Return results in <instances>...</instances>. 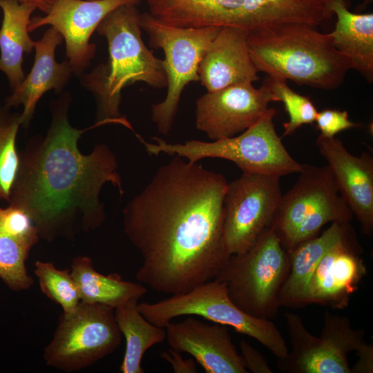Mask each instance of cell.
Listing matches in <instances>:
<instances>
[{
  "label": "cell",
  "mask_w": 373,
  "mask_h": 373,
  "mask_svg": "<svg viewBox=\"0 0 373 373\" xmlns=\"http://www.w3.org/2000/svg\"><path fill=\"white\" fill-rule=\"evenodd\" d=\"M225 177L178 155L160 166L123 211L142 263L136 280L174 295L215 279L229 256L222 241Z\"/></svg>",
  "instance_id": "1"
},
{
  "label": "cell",
  "mask_w": 373,
  "mask_h": 373,
  "mask_svg": "<svg viewBox=\"0 0 373 373\" xmlns=\"http://www.w3.org/2000/svg\"><path fill=\"white\" fill-rule=\"evenodd\" d=\"M68 105L53 109L46 135L19 154L8 201L23 210L46 239L68 232L76 222L84 229L99 226L105 217L99 194L106 183L124 193L111 150L97 144L84 155L77 146L81 135L98 124L83 130L73 128L68 120Z\"/></svg>",
  "instance_id": "2"
},
{
  "label": "cell",
  "mask_w": 373,
  "mask_h": 373,
  "mask_svg": "<svg viewBox=\"0 0 373 373\" xmlns=\"http://www.w3.org/2000/svg\"><path fill=\"white\" fill-rule=\"evenodd\" d=\"M136 4L122 5L107 15L97 30L108 43V59L82 75V85L95 96L98 121L132 128L121 115V93L127 86L144 82L162 88L167 86L163 60L154 55L142 38L140 14Z\"/></svg>",
  "instance_id": "3"
},
{
  "label": "cell",
  "mask_w": 373,
  "mask_h": 373,
  "mask_svg": "<svg viewBox=\"0 0 373 373\" xmlns=\"http://www.w3.org/2000/svg\"><path fill=\"white\" fill-rule=\"evenodd\" d=\"M247 39L258 71L274 78L332 90L343 83L351 69L329 33L307 24L280 25L249 33Z\"/></svg>",
  "instance_id": "4"
},
{
  "label": "cell",
  "mask_w": 373,
  "mask_h": 373,
  "mask_svg": "<svg viewBox=\"0 0 373 373\" xmlns=\"http://www.w3.org/2000/svg\"><path fill=\"white\" fill-rule=\"evenodd\" d=\"M276 110L269 108L254 124L230 137L203 142L191 140L184 143H171L154 137V143L142 138L146 152L153 155L164 153L178 155L189 162L212 157L229 160L244 173L283 177L298 173L302 164L288 152L276 133L274 124Z\"/></svg>",
  "instance_id": "5"
},
{
  "label": "cell",
  "mask_w": 373,
  "mask_h": 373,
  "mask_svg": "<svg viewBox=\"0 0 373 373\" xmlns=\"http://www.w3.org/2000/svg\"><path fill=\"white\" fill-rule=\"evenodd\" d=\"M294 186L282 194L270 227L292 251L318 236L329 222H350L353 214L326 166L302 164Z\"/></svg>",
  "instance_id": "6"
},
{
  "label": "cell",
  "mask_w": 373,
  "mask_h": 373,
  "mask_svg": "<svg viewBox=\"0 0 373 373\" xmlns=\"http://www.w3.org/2000/svg\"><path fill=\"white\" fill-rule=\"evenodd\" d=\"M141 314L153 325L165 328L175 318L198 316L214 323L233 327L267 347L278 360L289 352L286 341L271 320L252 316L231 300L226 284L213 279L182 294L155 303H138Z\"/></svg>",
  "instance_id": "7"
},
{
  "label": "cell",
  "mask_w": 373,
  "mask_h": 373,
  "mask_svg": "<svg viewBox=\"0 0 373 373\" xmlns=\"http://www.w3.org/2000/svg\"><path fill=\"white\" fill-rule=\"evenodd\" d=\"M290 266L289 253L271 227L245 252L231 255L216 279L233 303L247 314L271 320L280 307L278 294Z\"/></svg>",
  "instance_id": "8"
},
{
  "label": "cell",
  "mask_w": 373,
  "mask_h": 373,
  "mask_svg": "<svg viewBox=\"0 0 373 373\" xmlns=\"http://www.w3.org/2000/svg\"><path fill=\"white\" fill-rule=\"evenodd\" d=\"M142 30L152 47L164 54L163 66L167 79L165 99L152 105L151 117L158 131L167 135L172 128L184 88L199 81L198 67L202 56L220 28H184L169 25L149 12L140 14Z\"/></svg>",
  "instance_id": "9"
},
{
  "label": "cell",
  "mask_w": 373,
  "mask_h": 373,
  "mask_svg": "<svg viewBox=\"0 0 373 373\" xmlns=\"http://www.w3.org/2000/svg\"><path fill=\"white\" fill-rule=\"evenodd\" d=\"M122 336L114 308L81 301L60 317L44 358L48 365L61 370H79L113 353Z\"/></svg>",
  "instance_id": "10"
},
{
  "label": "cell",
  "mask_w": 373,
  "mask_h": 373,
  "mask_svg": "<svg viewBox=\"0 0 373 373\" xmlns=\"http://www.w3.org/2000/svg\"><path fill=\"white\" fill-rule=\"evenodd\" d=\"M291 351L277 366L288 373H352L348 355L365 343V332L353 328L347 316L325 311L319 336L312 334L300 316L284 314Z\"/></svg>",
  "instance_id": "11"
},
{
  "label": "cell",
  "mask_w": 373,
  "mask_h": 373,
  "mask_svg": "<svg viewBox=\"0 0 373 373\" xmlns=\"http://www.w3.org/2000/svg\"><path fill=\"white\" fill-rule=\"evenodd\" d=\"M280 177L244 173L228 182L222 241L229 256L247 251L271 226L282 191Z\"/></svg>",
  "instance_id": "12"
},
{
  "label": "cell",
  "mask_w": 373,
  "mask_h": 373,
  "mask_svg": "<svg viewBox=\"0 0 373 373\" xmlns=\"http://www.w3.org/2000/svg\"><path fill=\"white\" fill-rule=\"evenodd\" d=\"M160 21L184 28L232 27L251 32L273 12L277 0H145Z\"/></svg>",
  "instance_id": "13"
},
{
  "label": "cell",
  "mask_w": 373,
  "mask_h": 373,
  "mask_svg": "<svg viewBox=\"0 0 373 373\" xmlns=\"http://www.w3.org/2000/svg\"><path fill=\"white\" fill-rule=\"evenodd\" d=\"M278 102L265 80L256 88L251 83L207 92L196 102L195 126L209 139L235 136L258 122Z\"/></svg>",
  "instance_id": "14"
},
{
  "label": "cell",
  "mask_w": 373,
  "mask_h": 373,
  "mask_svg": "<svg viewBox=\"0 0 373 373\" xmlns=\"http://www.w3.org/2000/svg\"><path fill=\"white\" fill-rule=\"evenodd\" d=\"M140 0H56L42 17L31 19L30 32L46 25L58 31L66 43L67 61L73 73L84 74L90 66L96 46L90 39L99 24L111 12Z\"/></svg>",
  "instance_id": "15"
},
{
  "label": "cell",
  "mask_w": 373,
  "mask_h": 373,
  "mask_svg": "<svg viewBox=\"0 0 373 373\" xmlns=\"http://www.w3.org/2000/svg\"><path fill=\"white\" fill-rule=\"evenodd\" d=\"M354 231L330 249L316 266L307 285L303 307H347L367 273Z\"/></svg>",
  "instance_id": "16"
},
{
  "label": "cell",
  "mask_w": 373,
  "mask_h": 373,
  "mask_svg": "<svg viewBox=\"0 0 373 373\" xmlns=\"http://www.w3.org/2000/svg\"><path fill=\"white\" fill-rule=\"evenodd\" d=\"M170 349L186 352L206 373H248L229 327L209 325L193 317L170 322L165 327Z\"/></svg>",
  "instance_id": "17"
},
{
  "label": "cell",
  "mask_w": 373,
  "mask_h": 373,
  "mask_svg": "<svg viewBox=\"0 0 373 373\" xmlns=\"http://www.w3.org/2000/svg\"><path fill=\"white\" fill-rule=\"evenodd\" d=\"M316 146L363 234L373 231V158L366 152L351 154L336 137L319 135Z\"/></svg>",
  "instance_id": "18"
},
{
  "label": "cell",
  "mask_w": 373,
  "mask_h": 373,
  "mask_svg": "<svg viewBox=\"0 0 373 373\" xmlns=\"http://www.w3.org/2000/svg\"><path fill=\"white\" fill-rule=\"evenodd\" d=\"M248 32L222 27L204 52L198 67L199 81L207 92L259 79L251 59Z\"/></svg>",
  "instance_id": "19"
},
{
  "label": "cell",
  "mask_w": 373,
  "mask_h": 373,
  "mask_svg": "<svg viewBox=\"0 0 373 373\" xmlns=\"http://www.w3.org/2000/svg\"><path fill=\"white\" fill-rule=\"evenodd\" d=\"M62 39L60 33L50 27L35 41V55L30 72L6 99L4 104L9 108L23 106L20 119L23 127L28 126L44 94L52 89L61 91L73 73L67 59L61 63L55 60V49Z\"/></svg>",
  "instance_id": "20"
},
{
  "label": "cell",
  "mask_w": 373,
  "mask_h": 373,
  "mask_svg": "<svg viewBox=\"0 0 373 373\" xmlns=\"http://www.w3.org/2000/svg\"><path fill=\"white\" fill-rule=\"evenodd\" d=\"M350 222H334L323 233L288 252L290 266L279 294L280 306L303 307L309 281L321 259L354 232Z\"/></svg>",
  "instance_id": "21"
},
{
  "label": "cell",
  "mask_w": 373,
  "mask_h": 373,
  "mask_svg": "<svg viewBox=\"0 0 373 373\" xmlns=\"http://www.w3.org/2000/svg\"><path fill=\"white\" fill-rule=\"evenodd\" d=\"M336 17L329 32L335 48L368 82L373 80V14L349 10L345 0H333L329 6Z\"/></svg>",
  "instance_id": "22"
},
{
  "label": "cell",
  "mask_w": 373,
  "mask_h": 373,
  "mask_svg": "<svg viewBox=\"0 0 373 373\" xmlns=\"http://www.w3.org/2000/svg\"><path fill=\"white\" fill-rule=\"evenodd\" d=\"M0 8L3 13L0 28V70L5 74L13 90L25 78L22 67L23 55L31 53L35 47L28 27L36 8L17 0H1Z\"/></svg>",
  "instance_id": "23"
},
{
  "label": "cell",
  "mask_w": 373,
  "mask_h": 373,
  "mask_svg": "<svg viewBox=\"0 0 373 373\" xmlns=\"http://www.w3.org/2000/svg\"><path fill=\"white\" fill-rule=\"evenodd\" d=\"M71 275L81 301L97 303L114 309L130 300H138L147 291L140 283L126 281L117 274L104 275L93 267L92 260L80 256L73 260Z\"/></svg>",
  "instance_id": "24"
},
{
  "label": "cell",
  "mask_w": 373,
  "mask_h": 373,
  "mask_svg": "<svg viewBox=\"0 0 373 373\" xmlns=\"http://www.w3.org/2000/svg\"><path fill=\"white\" fill-rule=\"evenodd\" d=\"M117 326L126 340V349L119 370L122 373H144L142 361L152 346L166 339V329L149 322L140 312L138 300H132L115 309Z\"/></svg>",
  "instance_id": "25"
},
{
  "label": "cell",
  "mask_w": 373,
  "mask_h": 373,
  "mask_svg": "<svg viewBox=\"0 0 373 373\" xmlns=\"http://www.w3.org/2000/svg\"><path fill=\"white\" fill-rule=\"evenodd\" d=\"M21 113L0 103V199L8 202L19 165L16 147Z\"/></svg>",
  "instance_id": "26"
},
{
  "label": "cell",
  "mask_w": 373,
  "mask_h": 373,
  "mask_svg": "<svg viewBox=\"0 0 373 373\" xmlns=\"http://www.w3.org/2000/svg\"><path fill=\"white\" fill-rule=\"evenodd\" d=\"M34 245L11 237L0 229V278L13 290L26 289L33 284L25 262Z\"/></svg>",
  "instance_id": "27"
},
{
  "label": "cell",
  "mask_w": 373,
  "mask_h": 373,
  "mask_svg": "<svg viewBox=\"0 0 373 373\" xmlns=\"http://www.w3.org/2000/svg\"><path fill=\"white\" fill-rule=\"evenodd\" d=\"M35 273L41 291L60 305L64 313L73 311L81 302L76 283L68 270L57 269L53 263L37 261Z\"/></svg>",
  "instance_id": "28"
},
{
  "label": "cell",
  "mask_w": 373,
  "mask_h": 373,
  "mask_svg": "<svg viewBox=\"0 0 373 373\" xmlns=\"http://www.w3.org/2000/svg\"><path fill=\"white\" fill-rule=\"evenodd\" d=\"M278 102L284 104L289 121L283 124L282 137L292 135L305 124L315 122L318 111L312 101L290 88L286 81L268 76L265 79Z\"/></svg>",
  "instance_id": "29"
},
{
  "label": "cell",
  "mask_w": 373,
  "mask_h": 373,
  "mask_svg": "<svg viewBox=\"0 0 373 373\" xmlns=\"http://www.w3.org/2000/svg\"><path fill=\"white\" fill-rule=\"evenodd\" d=\"M0 229L17 239L36 244L39 231L30 216L21 209L10 204L0 209Z\"/></svg>",
  "instance_id": "30"
},
{
  "label": "cell",
  "mask_w": 373,
  "mask_h": 373,
  "mask_svg": "<svg viewBox=\"0 0 373 373\" xmlns=\"http://www.w3.org/2000/svg\"><path fill=\"white\" fill-rule=\"evenodd\" d=\"M315 122L320 135L324 137H333L340 132L361 126L350 119L346 111L332 108L318 111Z\"/></svg>",
  "instance_id": "31"
},
{
  "label": "cell",
  "mask_w": 373,
  "mask_h": 373,
  "mask_svg": "<svg viewBox=\"0 0 373 373\" xmlns=\"http://www.w3.org/2000/svg\"><path fill=\"white\" fill-rule=\"evenodd\" d=\"M241 356L247 371L253 373H272L266 358L246 340L240 342Z\"/></svg>",
  "instance_id": "32"
},
{
  "label": "cell",
  "mask_w": 373,
  "mask_h": 373,
  "mask_svg": "<svg viewBox=\"0 0 373 373\" xmlns=\"http://www.w3.org/2000/svg\"><path fill=\"white\" fill-rule=\"evenodd\" d=\"M160 356L167 361L175 373H196L198 372L195 360L184 359L180 352L169 349L162 352Z\"/></svg>",
  "instance_id": "33"
},
{
  "label": "cell",
  "mask_w": 373,
  "mask_h": 373,
  "mask_svg": "<svg viewBox=\"0 0 373 373\" xmlns=\"http://www.w3.org/2000/svg\"><path fill=\"white\" fill-rule=\"evenodd\" d=\"M358 360L351 367L352 373L373 372V346L367 342L355 352Z\"/></svg>",
  "instance_id": "34"
},
{
  "label": "cell",
  "mask_w": 373,
  "mask_h": 373,
  "mask_svg": "<svg viewBox=\"0 0 373 373\" xmlns=\"http://www.w3.org/2000/svg\"><path fill=\"white\" fill-rule=\"evenodd\" d=\"M1 1V0H0ZM20 2L26 3L34 6L36 10H39L46 14L56 0H17Z\"/></svg>",
  "instance_id": "35"
},
{
  "label": "cell",
  "mask_w": 373,
  "mask_h": 373,
  "mask_svg": "<svg viewBox=\"0 0 373 373\" xmlns=\"http://www.w3.org/2000/svg\"><path fill=\"white\" fill-rule=\"evenodd\" d=\"M373 0H363V6H366L367 5L372 3Z\"/></svg>",
  "instance_id": "36"
},
{
  "label": "cell",
  "mask_w": 373,
  "mask_h": 373,
  "mask_svg": "<svg viewBox=\"0 0 373 373\" xmlns=\"http://www.w3.org/2000/svg\"><path fill=\"white\" fill-rule=\"evenodd\" d=\"M332 1L333 0H325V1H326V3H327V4L329 9H330L329 6H330V3H332Z\"/></svg>",
  "instance_id": "37"
}]
</instances>
